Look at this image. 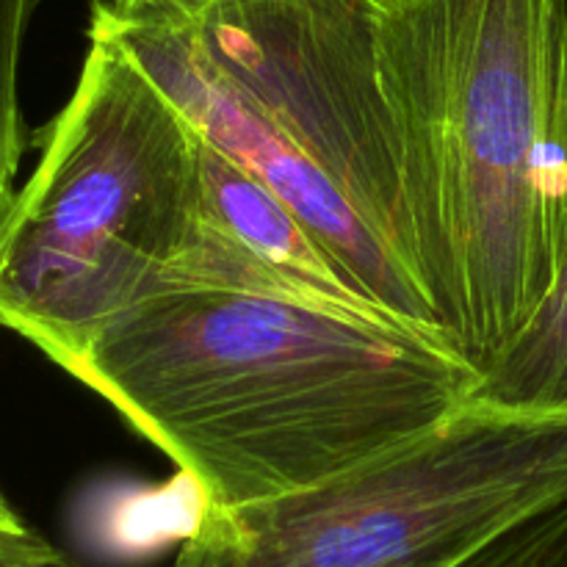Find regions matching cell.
Listing matches in <instances>:
<instances>
[{
    "instance_id": "7",
    "label": "cell",
    "mask_w": 567,
    "mask_h": 567,
    "mask_svg": "<svg viewBox=\"0 0 567 567\" xmlns=\"http://www.w3.org/2000/svg\"><path fill=\"white\" fill-rule=\"evenodd\" d=\"M249 291L393 321L264 183L199 138V221L166 291ZM413 330V327H410Z\"/></svg>"
},
{
    "instance_id": "9",
    "label": "cell",
    "mask_w": 567,
    "mask_h": 567,
    "mask_svg": "<svg viewBox=\"0 0 567 567\" xmlns=\"http://www.w3.org/2000/svg\"><path fill=\"white\" fill-rule=\"evenodd\" d=\"M39 0H0V214L14 199L28 133L20 111V55Z\"/></svg>"
},
{
    "instance_id": "13",
    "label": "cell",
    "mask_w": 567,
    "mask_h": 567,
    "mask_svg": "<svg viewBox=\"0 0 567 567\" xmlns=\"http://www.w3.org/2000/svg\"><path fill=\"white\" fill-rule=\"evenodd\" d=\"M111 6H175V9H194V6H203L208 0H109Z\"/></svg>"
},
{
    "instance_id": "12",
    "label": "cell",
    "mask_w": 567,
    "mask_h": 567,
    "mask_svg": "<svg viewBox=\"0 0 567 567\" xmlns=\"http://www.w3.org/2000/svg\"><path fill=\"white\" fill-rule=\"evenodd\" d=\"M0 532L3 535H25V532H31L25 526V520L11 509V504L3 496H0Z\"/></svg>"
},
{
    "instance_id": "4",
    "label": "cell",
    "mask_w": 567,
    "mask_h": 567,
    "mask_svg": "<svg viewBox=\"0 0 567 567\" xmlns=\"http://www.w3.org/2000/svg\"><path fill=\"white\" fill-rule=\"evenodd\" d=\"M567 496V419L465 408L441 430L316 487L199 507L161 567H460Z\"/></svg>"
},
{
    "instance_id": "10",
    "label": "cell",
    "mask_w": 567,
    "mask_h": 567,
    "mask_svg": "<svg viewBox=\"0 0 567 567\" xmlns=\"http://www.w3.org/2000/svg\"><path fill=\"white\" fill-rule=\"evenodd\" d=\"M460 567H567V496L504 529Z\"/></svg>"
},
{
    "instance_id": "11",
    "label": "cell",
    "mask_w": 567,
    "mask_h": 567,
    "mask_svg": "<svg viewBox=\"0 0 567 567\" xmlns=\"http://www.w3.org/2000/svg\"><path fill=\"white\" fill-rule=\"evenodd\" d=\"M0 567H72L64 554L55 551L37 532L3 535L0 532Z\"/></svg>"
},
{
    "instance_id": "5",
    "label": "cell",
    "mask_w": 567,
    "mask_h": 567,
    "mask_svg": "<svg viewBox=\"0 0 567 567\" xmlns=\"http://www.w3.org/2000/svg\"><path fill=\"white\" fill-rule=\"evenodd\" d=\"M377 6L208 0L177 11L205 55L275 116L415 282L396 138L377 70Z\"/></svg>"
},
{
    "instance_id": "8",
    "label": "cell",
    "mask_w": 567,
    "mask_h": 567,
    "mask_svg": "<svg viewBox=\"0 0 567 567\" xmlns=\"http://www.w3.org/2000/svg\"><path fill=\"white\" fill-rule=\"evenodd\" d=\"M468 408L515 419H567V271L524 330L480 371Z\"/></svg>"
},
{
    "instance_id": "2",
    "label": "cell",
    "mask_w": 567,
    "mask_h": 567,
    "mask_svg": "<svg viewBox=\"0 0 567 567\" xmlns=\"http://www.w3.org/2000/svg\"><path fill=\"white\" fill-rule=\"evenodd\" d=\"M413 275L480 374L567 271V0H380Z\"/></svg>"
},
{
    "instance_id": "6",
    "label": "cell",
    "mask_w": 567,
    "mask_h": 567,
    "mask_svg": "<svg viewBox=\"0 0 567 567\" xmlns=\"http://www.w3.org/2000/svg\"><path fill=\"white\" fill-rule=\"evenodd\" d=\"M89 33L114 42L172 100L205 144L286 203L388 313L443 341L435 313L413 277L275 116L205 55L181 11L172 6L120 9L109 0H94Z\"/></svg>"
},
{
    "instance_id": "3",
    "label": "cell",
    "mask_w": 567,
    "mask_h": 567,
    "mask_svg": "<svg viewBox=\"0 0 567 567\" xmlns=\"http://www.w3.org/2000/svg\"><path fill=\"white\" fill-rule=\"evenodd\" d=\"M197 221L199 136L89 33L75 92L0 214V327L66 371L111 319L166 291Z\"/></svg>"
},
{
    "instance_id": "1",
    "label": "cell",
    "mask_w": 567,
    "mask_h": 567,
    "mask_svg": "<svg viewBox=\"0 0 567 567\" xmlns=\"http://www.w3.org/2000/svg\"><path fill=\"white\" fill-rule=\"evenodd\" d=\"M233 509L360 468L468 408L476 371L393 321L249 291H175L111 319L66 369Z\"/></svg>"
}]
</instances>
